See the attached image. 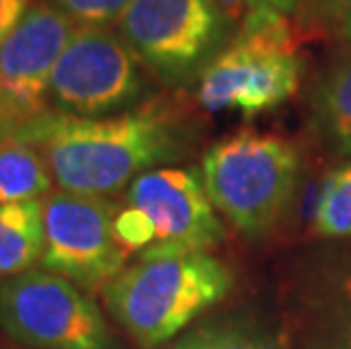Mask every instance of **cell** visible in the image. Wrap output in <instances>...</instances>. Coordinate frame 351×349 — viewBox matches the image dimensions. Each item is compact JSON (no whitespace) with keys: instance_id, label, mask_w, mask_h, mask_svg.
<instances>
[{"instance_id":"cell-1","label":"cell","mask_w":351,"mask_h":349,"mask_svg":"<svg viewBox=\"0 0 351 349\" xmlns=\"http://www.w3.org/2000/svg\"><path fill=\"white\" fill-rule=\"evenodd\" d=\"M10 136L43 154L62 191L111 197L147 170L182 159L195 128L175 105L150 98L132 111L102 118L46 111Z\"/></svg>"},{"instance_id":"cell-2","label":"cell","mask_w":351,"mask_h":349,"mask_svg":"<svg viewBox=\"0 0 351 349\" xmlns=\"http://www.w3.org/2000/svg\"><path fill=\"white\" fill-rule=\"evenodd\" d=\"M234 274L211 252L154 243L102 288L111 317L143 349L177 338L229 295Z\"/></svg>"},{"instance_id":"cell-3","label":"cell","mask_w":351,"mask_h":349,"mask_svg":"<svg viewBox=\"0 0 351 349\" xmlns=\"http://www.w3.org/2000/svg\"><path fill=\"white\" fill-rule=\"evenodd\" d=\"M302 71L300 41L288 16L247 10L229 46L197 80V102L208 114H265L297 93Z\"/></svg>"},{"instance_id":"cell-4","label":"cell","mask_w":351,"mask_h":349,"mask_svg":"<svg viewBox=\"0 0 351 349\" xmlns=\"http://www.w3.org/2000/svg\"><path fill=\"white\" fill-rule=\"evenodd\" d=\"M199 173L215 211L236 232L258 236L293 202L302 157L288 139L241 130L208 147Z\"/></svg>"},{"instance_id":"cell-5","label":"cell","mask_w":351,"mask_h":349,"mask_svg":"<svg viewBox=\"0 0 351 349\" xmlns=\"http://www.w3.org/2000/svg\"><path fill=\"white\" fill-rule=\"evenodd\" d=\"M236 21L220 0H132L118 32L156 80L186 86L234 39Z\"/></svg>"},{"instance_id":"cell-6","label":"cell","mask_w":351,"mask_h":349,"mask_svg":"<svg viewBox=\"0 0 351 349\" xmlns=\"http://www.w3.org/2000/svg\"><path fill=\"white\" fill-rule=\"evenodd\" d=\"M150 100V77L121 32L77 25L50 77V111L80 118L125 114Z\"/></svg>"},{"instance_id":"cell-7","label":"cell","mask_w":351,"mask_h":349,"mask_svg":"<svg viewBox=\"0 0 351 349\" xmlns=\"http://www.w3.org/2000/svg\"><path fill=\"white\" fill-rule=\"evenodd\" d=\"M0 331L27 349H111L116 338L88 291L32 268L0 284Z\"/></svg>"},{"instance_id":"cell-8","label":"cell","mask_w":351,"mask_h":349,"mask_svg":"<svg viewBox=\"0 0 351 349\" xmlns=\"http://www.w3.org/2000/svg\"><path fill=\"white\" fill-rule=\"evenodd\" d=\"M118 211L121 206L111 197L52 191L43 197L41 268L75 281L88 293H102L132 256L116 236Z\"/></svg>"},{"instance_id":"cell-9","label":"cell","mask_w":351,"mask_h":349,"mask_svg":"<svg viewBox=\"0 0 351 349\" xmlns=\"http://www.w3.org/2000/svg\"><path fill=\"white\" fill-rule=\"evenodd\" d=\"M73 32L75 23L41 0L0 43V136L50 111V77Z\"/></svg>"},{"instance_id":"cell-10","label":"cell","mask_w":351,"mask_h":349,"mask_svg":"<svg viewBox=\"0 0 351 349\" xmlns=\"http://www.w3.org/2000/svg\"><path fill=\"white\" fill-rule=\"evenodd\" d=\"M127 204L147 213L156 243L211 252L227 236L195 168L147 170L127 186Z\"/></svg>"},{"instance_id":"cell-11","label":"cell","mask_w":351,"mask_h":349,"mask_svg":"<svg viewBox=\"0 0 351 349\" xmlns=\"http://www.w3.org/2000/svg\"><path fill=\"white\" fill-rule=\"evenodd\" d=\"M311 128L331 152L351 154V55L328 64L313 84Z\"/></svg>"},{"instance_id":"cell-12","label":"cell","mask_w":351,"mask_h":349,"mask_svg":"<svg viewBox=\"0 0 351 349\" xmlns=\"http://www.w3.org/2000/svg\"><path fill=\"white\" fill-rule=\"evenodd\" d=\"M43 245V200L0 204V279L36 268Z\"/></svg>"},{"instance_id":"cell-13","label":"cell","mask_w":351,"mask_h":349,"mask_svg":"<svg viewBox=\"0 0 351 349\" xmlns=\"http://www.w3.org/2000/svg\"><path fill=\"white\" fill-rule=\"evenodd\" d=\"M55 180L43 154L19 136H0V204L43 200Z\"/></svg>"},{"instance_id":"cell-14","label":"cell","mask_w":351,"mask_h":349,"mask_svg":"<svg viewBox=\"0 0 351 349\" xmlns=\"http://www.w3.org/2000/svg\"><path fill=\"white\" fill-rule=\"evenodd\" d=\"M313 229L324 239L351 236V163L328 173L322 182Z\"/></svg>"},{"instance_id":"cell-15","label":"cell","mask_w":351,"mask_h":349,"mask_svg":"<svg viewBox=\"0 0 351 349\" xmlns=\"http://www.w3.org/2000/svg\"><path fill=\"white\" fill-rule=\"evenodd\" d=\"M295 21L304 32L351 48V0H297Z\"/></svg>"},{"instance_id":"cell-16","label":"cell","mask_w":351,"mask_h":349,"mask_svg":"<svg viewBox=\"0 0 351 349\" xmlns=\"http://www.w3.org/2000/svg\"><path fill=\"white\" fill-rule=\"evenodd\" d=\"M77 25L111 27L118 23L132 0H46Z\"/></svg>"},{"instance_id":"cell-17","label":"cell","mask_w":351,"mask_h":349,"mask_svg":"<svg viewBox=\"0 0 351 349\" xmlns=\"http://www.w3.org/2000/svg\"><path fill=\"white\" fill-rule=\"evenodd\" d=\"M116 236L130 254L147 250L150 245L156 243V232H154L152 220L147 218L145 211H141L136 206H130V204L118 211L116 215Z\"/></svg>"},{"instance_id":"cell-18","label":"cell","mask_w":351,"mask_h":349,"mask_svg":"<svg viewBox=\"0 0 351 349\" xmlns=\"http://www.w3.org/2000/svg\"><path fill=\"white\" fill-rule=\"evenodd\" d=\"M206 349H276L270 338L261 331L245 326H227V329H208Z\"/></svg>"},{"instance_id":"cell-19","label":"cell","mask_w":351,"mask_h":349,"mask_svg":"<svg viewBox=\"0 0 351 349\" xmlns=\"http://www.w3.org/2000/svg\"><path fill=\"white\" fill-rule=\"evenodd\" d=\"M333 329L335 349H351V270H347L338 281L333 300Z\"/></svg>"},{"instance_id":"cell-20","label":"cell","mask_w":351,"mask_h":349,"mask_svg":"<svg viewBox=\"0 0 351 349\" xmlns=\"http://www.w3.org/2000/svg\"><path fill=\"white\" fill-rule=\"evenodd\" d=\"M29 3L32 0H0V43L23 21L29 7H32Z\"/></svg>"},{"instance_id":"cell-21","label":"cell","mask_w":351,"mask_h":349,"mask_svg":"<svg viewBox=\"0 0 351 349\" xmlns=\"http://www.w3.org/2000/svg\"><path fill=\"white\" fill-rule=\"evenodd\" d=\"M247 10H267V12L283 14V16H290L297 10V0H247Z\"/></svg>"},{"instance_id":"cell-22","label":"cell","mask_w":351,"mask_h":349,"mask_svg":"<svg viewBox=\"0 0 351 349\" xmlns=\"http://www.w3.org/2000/svg\"><path fill=\"white\" fill-rule=\"evenodd\" d=\"M206 338H208V326H199V329L182 336L168 349H206Z\"/></svg>"},{"instance_id":"cell-23","label":"cell","mask_w":351,"mask_h":349,"mask_svg":"<svg viewBox=\"0 0 351 349\" xmlns=\"http://www.w3.org/2000/svg\"><path fill=\"white\" fill-rule=\"evenodd\" d=\"M220 5L225 7V12L236 23L241 21V16H245V10H247V0H220Z\"/></svg>"}]
</instances>
